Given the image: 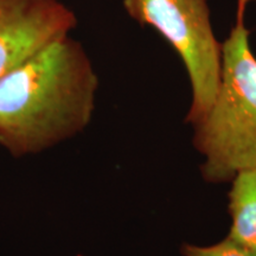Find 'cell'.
I'll use <instances>...</instances> for the list:
<instances>
[{"mask_svg": "<svg viewBox=\"0 0 256 256\" xmlns=\"http://www.w3.org/2000/svg\"><path fill=\"white\" fill-rule=\"evenodd\" d=\"M180 252L183 256H256V252L232 241L228 236L210 246L184 243L180 247Z\"/></svg>", "mask_w": 256, "mask_h": 256, "instance_id": "6", "label": "cell"}, {"mask_svg": "<svg viewBox=\"0 0 256 256\" xmlns=\"http://www.w3.org/2000/svg\"><path fill=\"white\" fill-rule=\"evenodd\" d=\"M228 200L232 217L228 238L256 252V168L235 176Z\"/></svg>", "mask_w": 256, "mask_h": 256, "instance_id": "5", "label": "cell"}, {"mask_svg": "<svg viewBox=\"0 0 256 256\" xmlns=\"http://www.w3.org/2000/svg\"><path fill=\"white\" fill-rule=\"evenodd\" d=\"M246 0H238L236 22L222 43L218 90L206 116L194 126V145L204 156L208 183L232 182L256 168V56L244 23Z\"/></svg>", "mask_w": 256, "mask_h": 256, "instance_id": "2", "label": "cell"}, {"mask_svg": "<svg viewBox=\"0 0 256 256\" xmlns=\"http://www.w3.org/2000/svg\"><path fill=\"white\" fill-rule=\"evenodd\" d=\"M98 87L78 42H50L0 78V144L19 156L74 136L92 119Z\"/></svg>", "mask_w": 256, "mask_h": 256, "instance_id": "1", "label": "cell"}, {"mask_svg": "<svg viewBox=\"0 0 256 256\" xmlns=\"http://www.w3.org/2000/svg\"><path fill=\"white\" fill-rule=\"evenodd\" d=\"M75 25L60 0H0V78Z\"/></svg>", "mask_w": 256, "mask_h": 256, "instance_id": "4", "label": "cell"}, {"mask_svg": "<svg viewBox=\"0 0 256 256\" xmlns=\"http://www.w3.org/2000/svg\"><path fill=\"white\" fill-rule=\"evenodd\" d=\"M246 2H247L249 4V2H256V0H246Z\"/></svg>", "mask_w": 256, "mask_h": 256, "instance_id": "7", "label": "cell"}, {"mask_svg": "<svg viewBox=\"0 0 256 256\" xmlns=\"http://www.w3.org/2000/svg\"><path fill=\"white\" fill-rule=\"evenodd\" d=\"M130 17L151 26L180 57L191 84L186 121L200 122L215 102L222 69V43L211 24L208 0H122Z\"/></svg>", "mask_w": 256, "mask_h": 256, "instance_id": "3", "label": "cell"}]
</instances>
